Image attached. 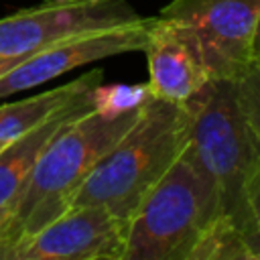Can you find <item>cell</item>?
<instances>
[{"label": "cell", "instance_id": "cell-1", "mask_svg": "<svg viewBox=\"0 0 260 260\" xmlns=\"http://www.w3.org/2000/svg\"><path fill=\"white\" fill-rule=\"evenodd\" d=\"M140 108L110 116L91 106L49 142L20 195L0 219V260H8L20 242L69 209L83 179L134 124Z\"/></svg>", "mask_w": 260, "mask_h": 260}, {"label": "cell", "instance_id": "cell-2", "mask_svg": "<svg viewBox=\"0 0 260 260\" xmlns=\"http://www.w3.org/2000/svg\"><path fill=\"white\" fill-rule=\"evenodd\" d=\"M185 112L187 136L181 154L203 175L219 209V228L209 236L240 234L244 189L260 156V144L238 106L236 81L211 77L185 102Z\"/></svg>", "mask_w": 260, "mask_h": 260}, {"label": "cell", "instance_id": "cell-3", "mask_svg": "<svg viewBox=\"0 0 260 260\" xmlns=\"http://www.w3.org/2000/svg\"><path fill=\"white\" fill-rule=\"evenodd\" d=\"M185 136V104L148 95L134 124L93 165L69 207L100 205L130 221L144 195L179 158Z\"/></svg>", "mask_w": 260, "mask_h": 260}, {"label": "cell", "instance_id": "cell-4", "mask_svg": "<svg viewBox=\"0 0 260 260\" xmlns=\"http://www.w3.org/2000/svg\"><path fill=\"white\" fill-rule=\"evenodd\" d=\"M217 228L219 209L211 187L179 154L132 213L124 260H193Z\"/></svg>", "mask_w": 260, "mask_h": 260}, {"label": "cell", "instance_id": "cell-5", "mask_svg": "<svg viewBox=\"0 0 260 260\" xmlns=\"http://www.w3.org/2000/svg\"><path fill=\"white\" fill-rule=\"evenodd\" d=\"M258 12L260 0H173L158 16L195 41L209 77L236 79L250 61Z\"/></svg>", "mask_w": 260, "mask_h": 260}, {"label": "cell", "instance_id": "cell-6", "mask_svg": "<svg viewBox=\"0 0 260 260\" xmlns=\"http://www.w3.org/2000/svg\"><path fill=\"white\" fill-rule=\"evenodd\" d=\"M140 18L128 0H43L0 16V55H35L67 37Z\"/></svg>", "mask_w": 260, "mask_h": 260}, {"label": "cell", "instance_id": "cell-7", "mask_svg": "<svg viewBox=\"0 0 260 260\" xmlns=\"http://www.w3.org/2000/svg\"><path fill=\"white\" fill-rule=\"evenodd\" d=\"M126 238V219L100 205H79L20 242L8 260H124Z\"/></svg>", "mask_w": 260, "mask_h": 260}, {"label": "cell", "instance_id": "cell-8", "mask_svg": "<svg viewBox=\"0 0 260 260\" xmlns=\"http://www.w3.org/2000/svg\"><path fill=\"white\" fill-rule=\"evenodd\" d=\"M150 22L152 18L142 16L130 24L87 30L49 45L0 77V98L51 81L79 65L122 53L144 51Z\"/></svg>", "mask_w": 260, "mask_h": 260}, {"label": "cell", "instance_id": "cell-9", "mask_svg": "<svg viewBox=\"0 0 260 260\" xmlns=\"http://www.w3.org/2000/svg\"><path fill=\"white\" fill-rule=\"evenodd\" d=\"M150 95L185 104L211 77L195 41L173 20L154 16L144 45Z\"/></svg>", "mask_w": 260, "mask_h": 260}, {"label": "cell", "instance_id": "cell-10", "mask_svg": "<svg viewBox=\"0 0 260 260\" xmlns=\"http://www.w3.org/2000/svg\"><path fill=\"white\" fill-rule=\"evenodd\" d=\"M98 87V85H95ZM93 87V89H95ZM93 89L83 91L47 116L41 124L12 138L0 148V213L4 215L20 195L39 156L49 142L77 116L93 106Z\"/></svg>", "mask_w": 260, "mask_h": 260}, {"label": "cell", "instance_id": "cell-11", "mask_svg": "<svg viewBox=\"0 0 260 260\" xmlns=\"http://www.w3.org/2000/svg\"><path fill=\"white\" fill-rule=\"evenodd\" d=\"M102 81H104V71L91 69V71L83 73L81 77L67 81L63 85H57L53 89H47L39 95L2 104L0 106V144H6L12 138L35 128L47 116H51L55 110H59L63 104H67L69 100H73L75 95H79L83 91L93 89Z\"/></svg>", "mask_w": 260, "mask_h": 260}, {"label": "cell", "instance_id": "cell-12", "mask_svg": "<svg viewBox=\"0 0 260 260\" xmlns=\"http://www.w3.org/2000/svg\"><path fill=\"white\" fill-rule=\"evenodd\" d=\"M150 95L146 83H136V85H126V83H114V85H104L100 83L93 89V108L116 116L124 112L138 110L144 100Z\"/></svg>", "mask_w": 260, "mask_h": 260}, {"label": "cell", "instance_id": "cell-13", "mask_svg": "<svg viewBox=\"0 0 260 260\" xmlns=\"http://www.w3.org/2000/svg\"><path fill=\"white\" fill-rule=\"evenodd\" d=\"M236 81L238 106L260 144V59H250Z\"/></svg>", "mask_w": 260, "mask_h": 260}, {"label": "cell", "instance_id": "cell-14", "mask_svg": "<svg viewBox=\"0 0 260 260\" xmlns=\"http://www.w3.org/2000/svg\"><path fill=\"white\" fill-rule=\"evenodd\" d=\"M260 228V156L246 181L244 189V217H242V232Z\"/></svg>", "mask_w": 260, "mask_h": 260}, {"label": "cell", "instance_id": "cell-15", "mask_svg": "<svg viewBox=\"0 0 260 260\" xmlns=\"http://www.w3.org/2000/svg\"><path fill=\"white\" fill-rule=\"evenodd\" d=\"M236 260H260V228L244 230L238 234Z\"/></svg>", "mask_w": 260, "mask_h": 260}, {"label": "cell", "instance_id": "cell-16", "mask_svg": "<svg viewBox=\"0 0 260 260\" xmlns=\"http://www.w3.org/2000/svg\"><path fill=\"white\" fill-rule=\"evenodd\" d=\"M30 55H0V77L4 73H8L12 67H16L18 63H22L24 59H28Z\"/></svg>", "mask_w": 260, "mask_h": 260}, {"label": "cell", "instance_id": "cell-17", "mask_svg": "<svg viewBox=\"0 0 260 260\" xmlns=\"http://www.w3.org/2000/svg\"><path fill=\"white\" fill-rule=\"evenodd\" d=\"M250 59H260V12L256 18L254 35H252V45H250Z\"/></svg>", "mask_w": 260, "mask_h": 260}, {"label": "cell", "instance_id": "cell-18", "mask_svg": "<svg viewBox=\"0 0 260 260\" xmlns=\"http://www.w3.org/2000/svg\"><path fill=\"white\" fill-rule=\"evenodd\" d=\"M2 217H4V215H2V213H0V219H2Z\"/></svg>", "mask_w": 260, "mask_h": 260}, {"label": "cell", "instance_id": "cell-19", "mask_svg": "<svg viewBox=\"0 0 260 260\" xmlns=\"http://www.w3.org/2000/svg\"><path fill=\"white\" fill-rule=\"evenodd\" d=\"M2 146H4V144H0V148H2Z\"/></svg>", "mask_w": 260, "mask_h": 260}]
</instances>
